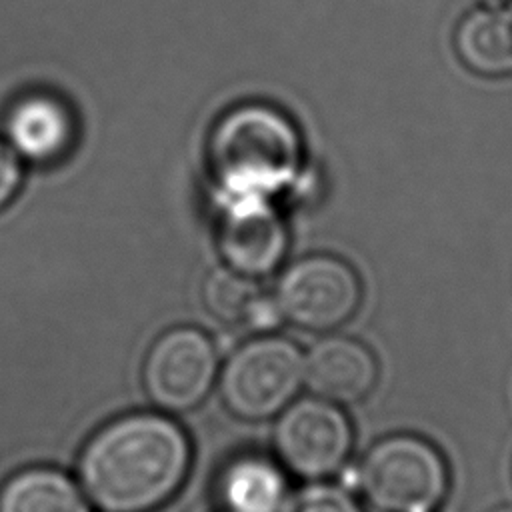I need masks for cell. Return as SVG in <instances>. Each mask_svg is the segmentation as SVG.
Here are the masks:
<instances>
[{"instance_id":"obj_1","label":"cell","mask_w":512,"mask_h":512,"mask_svg":"<svg viewBox=\"0 0 512 512\" xmlns=\"http://www.w3.org/2000/svg\"><path fill=\"white\" fill-rule=\"evenodd\" d=\"M192 446L162 412H128L98 428L78 456V484L100 512H154L184 484Z\"/></svg>"},{"instance_id":"obj_2","label":"cell","mask_w":512,"mask_h":512,"mask_svg":"<svg viewBox=\"0 0 512 512\" xmlns=\"http://www.w3.org/2000/svg\"><path fill=\"white\" fill-rule=\"evenodd\" d=\"M206 154L218 198H270L296 180L304 152L296 124L282 110L244 102L216 120Z\"/></svg>"},{"instance_id":"obj_3","label":"cell","mask_w":512,"mask_h":512,"mask_svg":"<svg viewBox=\"0 0 512 512\" xmlns=\"http://www.w3.org/2000/svg\"><path fill=\"white\" fill-rule=\"evenodd\" d=\"M304 384V356L282 336H256L228 356L218 390L228 412L242 420H266L282 412Z\"/></svg>"},{"instance_id":"obj_4","label":"cell","mask_w":512,"mask_h":512,"mask_svg":"<svg viewBox=\"0 0 512 512\" xmlns=\"http://www.w3.org/2000/svg\"><path fill=\"white\" fill-rule=\"evenodd\" d=\"M360 484L378 510L430 512L446 494L448 472L444 458L430 442L400 434L368 450Z\"/></svg>"},{"instance_id":"obj_5","label":"cell","mask_w":512,"mask_h":512,"mask_svg":"<svg viewBox=\"0 0 512 512\" xmlns=\"http://www.w3.org/2000/svg\"><path fill=\"white\" fill-rule=\"evenodd\" d=\"M274 298L286 322L310 332H330L358 310L362 282L342 258L310 254L280 274Z\"/></svg>"},{"instance_id":"obj_6","label":"cell","mask_w":512,"mask_h":512,"mask_svg":"<svg viewBox=\"0 0 512 512\" xmlns=\"http://www.w3.org/2000/svg\"><path fill=\"white\" fill-rule=\"evenodd\" d=\"M220 362L212 338L192 326L162 332L142 364V386L160 410L196 408L218 380Z\"/></svg>"},{"instance_id":"obj_7","label":"cell","mask_w":512,"mask_h":512,"mask_svg":"<svg viewBox=\"0 0 512 512\" xmlns=\"http://www.w3.org/2000/svg\"><path fill=\"white\" fill-rule=\"evenodd\" d=\"M350 446L348 418L334 402L318 396L290 402L274 426V448L280 462L304 478L334 474L346 462Z\"/></svg>"},{"instance_id":"obj_8","label":"cell","mask_w":512,"mask_h":512,"mask_svg":"<svg viewBox=\"0 0 512 512\" xmlns=\"http://www.w3.org/2000/svg\"><path fill=\"white\" fill-rule=\"evenodd\" d=\"M216 244L224 266L262 278L274 272L288 248L286 224L270 198H218Z\"/></svg>"},{"instance_id":"obj_9","label":"cell","mask_w":512,"mask_h":512,"mask_svg":"<svg viewBox=\"0 0 512 512\" xmlns=\"http://www.w3.org/2000/svg\"><path fill=\"white\" fill-rule=\"evenodd\" d=\"M2 132L6 146L32 164H50L74 144L76 122L68 104L50 92L18 96L4 112Z\"/></svg>"},{"instance_id":"obj_10","label":"cell","mask_w":512,"mask_h":512,"mask_svg":"<svg viewBox=\"0 0 512 512\" xmlns=\"http://www.w3.org/2000/svg\"><path fill=\"white\" fill-rule=\"evenodd\" d=\"M376 378V358L352 338H322L304 356V384L328 402H358L374 388Z\"/></svg>"},{"instance_id":"obj_11","label":"cell","mask_w":512,"mask_h":512,"mask_svg":"<svg viewBox=\"0 0 512 512\" xmlns=\"http://www.w3.org/2000/svg\"><path fill=\"white\" fill-rule=\"evenodd\" d=\"M202 304L218 322L260 334L276 330L284 320L274 294H266L256 278L228 266H218L206 274Z\"/></svg>"},{"instance_id":"obj_12","label":"cell","mask_w":512,"mask_h":512,"mask_svg":"<svg viewBox=\"0 0 512 512\" xmlns=\"http://www.w3.org/2000/svg\"><path fill=\"white\" fill-rule=\"evenodd\" d=\"M220 512H280L286 502V478L280 466L262 454H238L216 476Z\"/></svg>"},{"instance_id":"obj_13","label":"cell","mask_w":512,"mask_h":512,"mask_svg":"<svg viewBox=\"0 0 512 512\" xmlns=\"http://www.w3.org/2000/svg\"><path fill=\"white\" fill-rule=\"evenodd\" d=\"M454 48L460 62L478 76H512V12L476 8L456 26Z\"/></svg>"},{"instance_id":"obj_14","label":"cell","mask_w":512,"mask_h":512,"mask_svg":"<svg viewBox=\"0 0 512 512\" xmlns=\"http://www.w3.org/2000/svg\"><path fill=\"white\" fill-rule=\"evenodd\" d=\"M0 512H94V506L66 472L28 466L0 486Z\"/></svg>"},{"instance_id":"obj_15","label":"cell","mask_w":512,"mask_h":512,"mask_svg":"<svg viewBox=\"0 0 512 512\" xmlns=\"http://www.w3.org/2000/svg\"><path fill=\"white\" fill-rule=\"evenodd\" d=\"M280 512H362L356 500L332 484H310L286 496Z\"/></svg>"},{"instance_id":"obj_16","label":"cell","mask_w":512,"mask_h":512,"mask_svg":"<svg viewBox=\"0 0 512 512\" xmlns=\"http://www.w3.org/2000/svg\"><path fill=\"white\" fill-rule=\"evenodd\" d=\"M22 184V164L20 158L0 142V210L10 204Z\"/></svg>"},{"instance_id":"obj_17","label":"cell","mask_w":512,"mask_h":512,"mask_svg":"<svg viewBox=\"0 0 512 512\" xmlns=\"http://www.w3.org/2000/svg\"><path fill=\"white\" fill-rule=\"evenodd\" d=\"M494 512H512V506H504V508H498Z\"/></svg>"}]
</instances>
